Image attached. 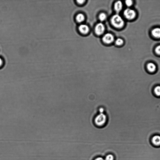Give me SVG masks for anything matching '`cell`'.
Listing matches in <instances>:
<instances>
[{
    "instance_id": "6da1fadb",
    "label": "cell",
    "mask_w": 160,
    "mask_h": 160,
    "mask_svg": "<svg viewBox=\"0 0 160 160\" xmlns=\"http://www.w3.org/2000/svg\"><path fill=\"white\" fill-rule=\"evenodd\" d=\"M111 22L114 27L121 28L124 27L125 22L123 18L119 15L116 14L111 18Z\"/></svg>"
},
{
    "instance_id": "7a4b0ae2",
    "label": "cell",
    "mask_w": 160,
    "mask_h": 160,
    "mask_svg": "<svg viewBox=\"0 0 160 160\" xmlns=\"http://www.w3.org/2000/svg\"><path fill=\"white\" fill-rule=\"evenodd\" d=\"M107 118L106 115L103 113L100 114L96 116L94 119V123L95 125L101 126L105 125L106 123Z\"/></svg>"
},
{
    "instance_id": "3957f363",
    "label": "cell",
    "mask_w": 160,
    "mask_h": 160,
    "mask_svg": "<svg viewBox=\"0 0 160 160\" xmlns=\"http://www.w3.org/2000/svg\"><path fill=\"white\" fill-rule=\"evenodd\" d=\"M124 16L126 18L129 20H133L136 16V13L135 10L131 9L128 8L125 10Z\"/></svg>"
},
{
    "instance_id": "277c9868",
    "label": "cell",
    "mask_w": 160,
    "mask_h": 160,
    "mask_svg": "<svg viewBox=\"0 0 160 160\" xmlns=\"http://www.w3.org/2000/svg\"><path fill=\"white\" fill-rule=\"evenodd\" d=\"M102 40L104 42L107 44H110L114 41V37L110 33H106L103 37Z\"/></svg>"
},
{
    "instance_id": "5b68a950",
    "label": "cell",
    "mask_w": 160,
    "mask_h": 160,
    "mask_svg": "<svg viewBox=\"0 0 160 160\" xmlns=\"http://www.w3.org/2000/svg\"><path fill=\"white\" fill-rule=\"evenodd\" d=\"M105 31V26L102 23H99L96 26L95 31L97 35H101Z\"/></svg>"
},
{
    "instance_id": "8992f818",
    "label": "cell",
    "mask_w": 160,
    "mask_h": 160,
    "mask_svg": "<svg viewBox=\"0 0 160 160\" xmlns=\"http://www.w3.org/2000/svg\"><path fill=\"white\" fill-rule=\"evenodd\" d=\"M80 32L83 34H86L89 31L88 26L84 24L81 25L79 27Z\"/></svg>"
},
{
    "instance_id": "52a82bcc",
    "label": "cell",
    "mask_w": 160,
    "mask_h": 160,
    "mask_svg": "<svg viewBox=\"0 0 160 160\" xmlns=\"http://www.w3.org/2000/svg\"><path fill=\"white\" fill-rule=\"evenodd\" d=\"M122 3L121 1H118L115 3L114 8L117 13L120 12L122 10Z\"/></svg>"
},
{
    "instance_id": "ba28073f",
    "label": "cell",
    "mask_w": 160,
    "mask_h": 160,
    "mask_svg": "<svg viewBox=\"0 0 160 160\" xmlns=\"http://www.w3.org/2000/svg\"><path fill=\"white\" fill-rule=\"evenodd\" d=\"M153 36L155 38H160V28H156L152 30L151 32Z\"/></svg>"
},
{
    "instance_id": "9c48e42d",
    "label": "cell",
    "mask_w": 160,
    "mask_h": 160,
    "mask_svg": "<svg viewBox=\"0 0 160 160\" xmlns=\"http://www.w3.org/2000/svg\"><path fill=\"white\" fill-rule=\"evenodd\" d=\"M147 68L148 71L150 72H154L156 70V67L153 63H150L148 64Z\"/></svg>"
},
{
    "instance_id": "30bf717a",
    "label": "cell",
    "mask_w": 160,
    "mask_h": 160,
    "mask_svg": "<svg viewBox=\"0 0 160 160\" xmlns=\"http://www.w3.org/2000/svg\"><path fill=\"white\" fill-rule=\"evenodd\" d=\"M152 142L156 146H159L160 145V136L155 135L152 139Z\"/></svg>"
},
{
    "instance_id": "8fae6325",
    "label": "cell",
    "mask_w": 160,
    "mask_h": 160,
    "mask_svg": "<svg viewBox=\"0 0 160 160\" xmlns=\"http://www.w3.org/2000/svg\"><path fill=\"white\" fill-rule=\"evenodd\" d=\"M84 16L82 14H79L77 15L76 17L77 21L79 22H83L84 20Z\"/></svg>"
},
{
    "instance_id": "7c38bea8",
    "label": "cell",
    "mask_w": 160,
    "mask_h": 160,
    "mask_svg": "<svg viewBox=\"0 0 160 160\" xmlns=\"http://www.w3.org/2000/svg\"><path fill=\"white\" fill-rule=\"evenodd\" d=\"M99 18L100 21H105L106 18V14L104 13L100 14L99 15Z\"/></svg>"
},
{
    "instance_id": "4fadbf2b",
    "label": "cell",
    "mask_w": 160,
    "mask_h": 160,
    "mask_svg": "<svg viewBox=\"0 0 160 160\" xmlns=\"http://www.w3.org/2000/svg\"><path fill=\"white\" fill-rule=\"evenodd\" d=\"M115 43L118 46H121L123 44L124 41L121 38H118L115 41Z\"/></svg>"
},
{
    "instance_id": "5bb4252c",
    "label": "cell",
    "mask_w": 160,
    "mask_h": 160,
    "mask_svg": "<svg viewBox=\"0 0 160 160\" xmlns=\"http://www.w3.org/2000/svg\"><path fill=\"white\" fill-rule=\"evenodd\" d=\"M154 92L156 95L160 96V86L156 87L155 89Z\"/></svg>"
},
{
    "instance_id": "9a60e30c",
    "label": "cell",
    "mask_w": 160,
    "mask_h": 160,
    "mask_svg": "<svg viewBox=\"0 0 160 160\" xmlns=\"http://www.w3.org/2000/svg\"><path fill=\"white\" fill-rule=\"evenodd\" d=\"M114 156L111 154L107 155L105 159V160H114Z\"/></svg>"
},
{
    "instance_id": "2e32d148",
    "label": "cell",
    "mask_w": 160,
    "mask_h": 160,
    "mask_svg": "<svg viewBox=\"0 0 160 160\" xmlns=\"http://www.w3.org/2000/svg\"><path fill=\"white\" fill-rule=\"evenodd\" d=\"M125 4L128 7L131 6L133 4V1L131 0H127L125 1Z\"/></svg>"
},
{
    "instance_id": "e0dca14e",
    "label": "cell",
    "mask_w": 160,
    "mask_h": 160,
    "mask_svg": "<svg viewBox=\"0 0 160 160\" xmlns=\"http://www.w3.org/2000/svg\"><path fill=\"white\" fill-rule=\"evenodd\" d=\"M155 51L156 54L160 55V45L158 46L156 48Z\"/></svg>"
},
{
    "instance_id": "ac0fdd59",
    "label": "cell",
    "mask_w": 160,
    "mask_h": 160,
    "mask_svg": "<svg viewBox=\"0 0 160 160\" xmlns=\"http://www.w3.org/2000/svg\"><path fill=\"white\" fill-rule=\"evenodd\" d=\"M3 64H4V62L2 59L0 57V68L2 67Z\"/></svg>"
},
{
    "instance_id": "d6986e66",
    "label": "cell",
    "mask_w": 160,
    "mask_h": 160,
    "mask_svg": "<svg viewBox=\"0 0 160 160\" xmlns=\"http://www.w3.org/2000/svg\"><path fill=\"white\" fill-rule=\"evenodd\" d=\"M84 1H80V0L77 1V2L80 4H82Z\"/></svg>"
},
{
    "instance_id": "ffe728a7",
    "label": "cell",
    "mask_w": 160,
    "mask_h": 160,
    "mask_svg": "<svg viewBox=\"0 0 160 160\" xmlns=\"http://www.w3.org/2000/svg\"><path fill=\"white\" fill-rule=\"evenodd\" d=\"M95 160H105V159L101 157H98L95 159Z\"/></svg>"
}]
</instances>
